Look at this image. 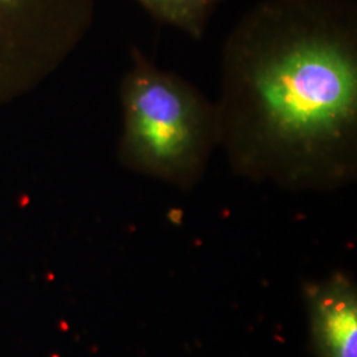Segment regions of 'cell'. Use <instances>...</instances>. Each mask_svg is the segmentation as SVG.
I'll use <instances>...</instances> for the list:
<instances>
[{
    "label": "cell",
    "instance_id": "1",
    "mask_svg": "<svg viewBox=\"0 0 357 357\" xmlns=\"http://www.w3.org/2000/svg\"><path fill=\"white\" fill-rule=\"evenodd\" d=\"M220 149L230 169L287 191L357 178V6L264 0L221 51Z\"/></svg>",
    "mask_w": 357,
    "mask_h": 357
},
{
    "label": "cell",
    "instance_id": "2",
    "mask_svg": "<svg viewBox=\"0 0 357 357\" xmlns=\"http://www.w3.org/2000/svg\"><path fill=\"white\" fill-rule=\"evenodd\" d=\"M123 128L119 159L128 169L191 191L220 149L217 103L141 50L122 81Z\"/></svg>",
    "mask_w": 357,
    "mask_h": 357
},
{
    "label": "cell",
    "instance_id": "3",
    "mask_svg": "<svg viewBox=\"0 0 357 357\" xmlns=\"http://www.w3.org/2000/svg\"><path fill=\"white\" fill-rule=\"evenodd\" d=\"M93 10L94 0H0V45L35 40L60 57L85 35Z\"/></svg>",
    "mask_w": 357,
    "mask_h": 357
},
{
    "label": "cell",
    "instance_id": "4",
    "mask_svg": "<svg viewBox=\"0 0 357 357\" xmlns=\"http://www.w3.org/2000/svg\"><path fill=\"white\" fill-rule=\"evenodd\" d=\"M310 336L318 357H357V291L352 280L335 273L305 291Z\"/></svg>",
    "mask_w": 357,
    "mask_h": 357
},
{
    "label": "cell",
    "instance_id": "5",
    "mask_svg": "<svg viewBox=\"0 0 357 357\" xmlns=\"http://www.w3.org/2000/svg\"><path fill=\"white\" fill-rule=\"evenodd\" d=\"M153 20L175 28L192 40H203L224 0H137Z\"/></svg>",
    "mask_w": 357,
    "mask_h": 357
}]
</instances>
